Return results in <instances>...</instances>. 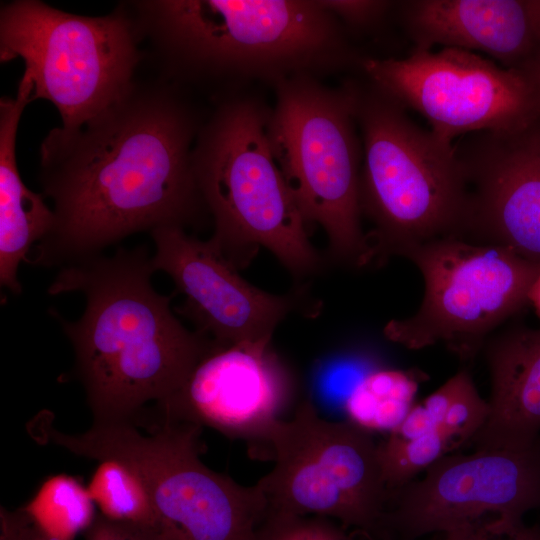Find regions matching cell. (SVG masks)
<instances>
[{"label": "cell", "mask_w": 540, "mask_h": 540, "mask_svg": "<svg viewBox=\"0 0 540 540\" xmlns=\"http://www.w3.org/2000/svg\"><path fill=\"white\" fill-rule=\"evenodd\" d=\"M205 120L184 90L134 81L79 128H53L38 180L54 222L31 263L64 266L101 255L131 234L198 225L207 214L192 152Z\"/></svg>", "instance_id": "obj_1"}, {"label": "cell", "mask_w": 540, "mask_h": 540, "mask_svg": "<svg viewBox=\"0 0 540 540\" xmlns=\"http://www.w3.org/2000/svg\"><path fill=\"white\" fill-rule=\"evenodd\" d=\"M154 272L146 247L119 248L60 267L48 288L85 297L82 316L61 322L94 421H132L148 402L177 391L216 347L182 325L170 306L174 294L153 287Z\"/></svg>", "instance_id": "obj_2"}, {"label": "cell", "mask_w": 540, "mask_h": 540, "mask_svg": "<svg viewBox=\"0 0 540 540\" xmlns=\"http://www.w3.org/2000/svg\"><path fill=\"white\" fill-rule=\"evenodd\" d=\"M163 80L216 88L273 87L297 75L356 70L365 55L320 0L130 1ZM220 97V98H222Z\"/></svg>", "instance_id": "obj_3"}, {"label": "cell", "mask_w": 540, "mask_h": 540, "mask_svg": "<svg viewBox=\"0 0 540 540\" xmlns=\"http://www.w3.org/2000/svg\"><path fill=\"white\" fill-rule=\"evenodd\" d=\"M270 112L250 95L219 98L195 141L193 169L214 224L210 240L226 259L240 270L264 247L302 278L323 260L273 157Z\"/></svg>", "instance_id": "obj_4"}, {"label": "cell", "mask_w": 540, "mask_h": 540, "mask_svg": "<svg viewBox=\"0 0 540 540\" xmlns=\"http://www.w3.org/2000/svg\"><path fill=\"white\" fill-rule=\"evenodd\" d=\"M359 74L352 82L363 150L359 205L372 224L368 264L431 240L462 238L468 189L454 143L416 124Z\"/></svg>", "instance_id": "obj_5"}, {"label": "cell", "mask_w": 540, "mask_h": 540, "mask_svg": "<svg viewBox=\"0 0 540 540\" xmlns=\"http://www.w3.org/2000/svg\"><path fill=\"white\" fill-rule=\"evenodd\" d=\"M49 415L43 412L30 423L32 437L76 455L116 458L130 466L170 540H253L267 514L257 484L241 485L201 461L199 425L162 419L144 435L132 421H94L84 433L66 434L52 426Z\"/></svg>", "instance_id": "obj_6"}, {"label": "cell", "mask_w": 540, "mask_h": 540, "mask_svg": "<svg viewBox=\"0 0 540 540\" xmlns=\"http://www.w3.org/2000/svg\"><path fill=\"white\" fill-rule=\"evenodd\" d=\"M274 89L269 143L305 223L324 229L333 260L368 265L359 205L363 150L352 78L331 88L316 77L297 75Z\"/></svg>", "instance_id": "obj_7"}, {"label": "cell", "mask_w": 540, "mask_h": 540, "mask_svg": "<svg viewBox=\"0 0 540 540\" xmlns=\"http://www.w3.org/2000/svg\"><path fill=\"white\" fill-rule=\"evenodd\" d=\"M142 41L129 2L100 17L39 0H14L0 10V61L23 59L32 101L53 103L65 130L79 128L131 87Z\"/></svg>", "instance_id": "obj_8"}, {"label": "cell", "mask_w": 540, "mask_h": 540, "mask_svg": "<svg viewBox=\"0 0 540 540\" xmlns=\"http://www.w3.org/2000/svg\"><path fill=\"white\" fill-rule=\"evenodd\" d=\"M265 446L274 465L256 484L269 510L327 517L379 538L389 491L371 433L324 419L306 399L273 425Z\"/></svg>", "instance_id": "obj_9"}, {"label": "cell", "mask_w": 540, "mask_h": 540, "mask_svg": "<svg viewBox=\"0 0 540 540\" xmlns=\"http://www.w3.org/2000/svg\"><path fill=\"white\" fill-rule=\"evenodd\" d=\"M420 270L424 296L417 312L390 320L384 336L411 350L438 343L473 360L495 328L527 302L540 264L491 244L444 237L402 255Z\"/></svg>", "instance_id": "obj_10"}, {"label": "cell", "mask_w": 540, "mask_h": 540, "mask_svg": "<svg viewBox=\"0 0 540 540\" xmlns=\"http://www.w3.org/2000/svg\"><path fill=\"white\" fill-rule=\"evenodd\" d=\"M360 73L443 140L513 131L540 120V97L521 70L478 53L412 49L404 58L364 56Z\"/></svg>", "instance_id": "obj_11"}, {"label": "cell", "mask_w": 540, "mask_h": 540, "mask_svg": "<svg viewBox=\"0 0 540 540\" xmlns=\"http://www.w3.org/2000/svg\"><path fill=\"white\" fill-rule=\"evenodd\" d=\"M540 508V440L521 448L446 454L390 491L379 539L417 540L490 517L523 520Z\"/></svg>", "instance_id": "obj_12"}, {"label": "cell", "mask_w": 540, "mask_h": 540, "mask_svg": "<svg viewBox=\"0 0 540 540\" xmlns=\"http://www.w3.org/2000/svg\"><path fill=\"white\" fill-rule=\"evenodd\" d=\"M150 234L155 272L169 275L185 296L175 311L219 347L270 344L277 325L304 308L302 290L276 295L257 288L210 239L202 241L177 226L158 227Z\"/></svg>", "instance_id": "obj_13"}, {"label": "cell", "mask_w": 540, "mask_h": 540, "mask_svg": "<svg viewBox=\"0 0 540 540\" xmlns=\"http://www.w3.org/2000/svg\"><path fill=\"white\" fill-rule=\"evenodd\" d=\"M468 189L463 239L540 264V120L454 143Z\"/></svg>", "instance_id": "obj_14"}, {"label": "cell", "mask_w": 540, "mask_h": 540, "mask_svg": "<svg viewBox=\"0 0 540 540\" xmlns=\"http://www.w3.org/2000/svg\"><path fill=\"white\" fill-rule=\"evenodd\" d=\"M289 394L288 375L270 344L216 346L157 407L162 419L265 446Z\"/></svg>", "instance_id": "obj_15"}, {"label": "cell", "mask_w": 540, "mask_h": 540, "mask_svg": "<svg viewBox=\"0 0 540 540\" xmlns=\"http://www.w3.org/2000/svg\"><path fill=\"white\" fill-rule=\"evenodd\" d=\"M394 13L413 49L478 51L516 70L540 55L539 0H407Z\"/></svg>", "instance_id": "obj_16"}, {"label": "cell", "mask_w": 540, "mask_h": 540, "mask_svg": "<svg viewBox=\"0 0 540 540\" xmlns=\"http://www.w3.org/2000/svg\"><path fill=\"white\" fill-rule=\"evenodd\" d=\"M489 416L476 449L521 448L540 440V329L513 328L486 342Z\"/></svg>", "instance_id": "obj_17"}, {"label": "cell", "mask_w": 540, "mask_h": 540, "mask_svg": "<svg viewBox=\"0 0 540 540\" xmlns=\"http://www.w3.org/2000/svg\"><path fill=\"white\" fill-rule=\"evenodd\" d=\"M33 90L24 72L16 96L0 100V284L15 295L22 292L19 265L30 262L31 247L46 237L54 222L44 196L25 186L16 163L17 130Z\"/></svg>", "instance_id": "obj_18"}, {"label": "cell", "mask_w": 540, "mask_h": 540, "mask_svg": "<svg viewBox=\"0 0 540 540\" xmlns=\"http://www.w3.org/2000/svg\"><path fill=\"white\" fill-rule=\"evenodd\" d=\"M419 375L416 370L367 372L344 398L347 421L371 434H389L414 405Z\"/></svg>", "instance_id": "obj_19"}, {"label": "cell", "mask_w": 540, "mask_h": 540, "mask_svg": "<svg viewBox=\"0 0 540 540\" xmlns=\"http://www.w3.org/2000/svg\"><path fill=\"white\" fill-rule=\"evenodd\" d=\"M21 508L40 530L59 540H74L97 515L87 487L65 474L44 480Z\"/></svg>", "instance_id": "obj_20"}, {"label": "cell", "mask_w": 540, "mask_h": 540, "mask_svg": "<svg viewBox=\"0 0 540 540\" xmlns=\"http://www.w3.org/2000/svg\"><path fill=\"white\" fill-rule=\"evenodd\" d=\"M97 461L87 489L99 514L115 521L160 528L151 496L139 475L116 458Z\"/></svg>", "instance_id": "obj_21"}, {"label": "cell", "mask_w": 540, "mask_h": 540, "mask_svg": "<svg viewBox=\"0 0 540 540\" xmlns=\"http://www.w3.org/2000/svg\"><path fill=\"white\" fill-rule=\"evenodd\" d=\"M448 452L450 446L440 427L415 439L388 434L387 439L377 443L382 477L389 492L413 481Z\"/></svg>", "instance_id": "obj_22"}, {"label": "cell", "mask_w": 540, "mask_h": 540, "mask_svg": "<svg viewBox=\"0 0 540 540\" xmlns=\"http://www.w3.org/2000/svg\"><path fill=\"white\" fill-rule=\"evenodd\" d=\"M459 373V384L442 424L450 451L472 440L486 423L490 408L478 392L467 370Z\"/></svg>", "instance_id": "obj_23"}, {"label": "cell", "mask_w": 540, "mask_h": 540, "mask_svg": "<svg viewBox=\"0 0 540 540\" xmlns=\"http://www.w3.org/2000/svg\"><path fill=\"white\" fill-rule=\"evenodd\" d=\"M253 540H352L339 522L315 515L268 512Z\"/></svg>", "instance_id": "obj_24"}, {"label": "cell", "mask_w": 540, "mask_h": 540, "mask_svg": "<svg viewBox=\"0 0 540 540\" xmlns=\"http://www.w3.org/2000/svg\"><path fill=\"white\" fill-rule=\"evenodd\" d=\"M350 31H367L378 27L391 12L397 1L387 0H320Z\"/></svg>", "instance_id": "obj_25"}, {"label": "cell", "mask_w": 540, "mask_h": 540, "mask_svg": "<svg viewBox=\"0 0 540 540\" xmlns=\"http://www.w3.org/2000/svg\"><path fill=\"white\" fill-rule=\"evenodd\" d=\"M438 540H540V524L490 517L443 534Z\"/></svg>", "instance_id": "obj_26"}, {"label": "cell", "mask_w": 540, "mask_h": 540, "mask_svg": "<svg viewBox=\"0 0 540 540\" xmlns=\"http://www.w3.org/2000/svg\"><path fill=\"white\" fill-rule=\"evenodd\" d=\"M83 535L85 540H170L159 527L115 521L101 514Z\"/></svg>", "instance_id": "obj_27"}, {"label": "cell", "mask_w": 540, "mask_h": 540, "mask_svg": "<svg viewBox=\"0 0 540 540\" xmlns=\"http://www.w3.org/2000/svg\"><path fill=\"white\" fill-rule=\"evenodd\" d=\"M0 540H59L40 530L22 508L9 511L1 507Z\"/></svg>", "instance_id": "obj_28"}, {"label": "cell", "mask_w": 540, "mask_h": 540, "mask_svg": "<svg viewBox=\"0 0 540 540\" xmlns=\"http://www.w3.org/2000/svg\"><path fill=\"white\" fill-rule=\"evenodd\" d=\"M439 427L424 405L414 404L402 421L389 433L402 439H415Z\"/></svg>", "instance_id": "obj_29"}, {"label": "cell", "mask_w": 540, "mask_h": 540, "mask_svg": "<svg viewBox=\"0 0 540 540\" xmlns=\"http://www.w3.org/2000/svg\"><path fill=\"white\" fill-rule=\"evenodd\" d=\"M458 384L459 373L457 372L422 401V404L438 426L442 424L445 418Z\"/></svg>", "instance_id": "obj_30"}, {"label": "cell", "mask_w": 540, "mask_h": 540, "mask_svg": "<svg viewBox=\"0 0 540 540\" xmlns=\"http://www.w3.org/2000/svg\"><path fill=\"white\" fill-rule=\"evenodd\" d=\"M521 71L532 83L533 87L535 88L536 92L540 97V55L527 63L521 69Z\"/></svg>", "instance_id": "obj_31"}, {"label": "cell", "mask_w": 540, "mask_h": 540, "mask_svg": "<svg viewBox=\"0 0 540 540\" xmlns=\"http://www.w3.org/2000/svg\"><path fill=\"white\" fill-rule=\"evenodd\" d=\"M527 302H530L533 305L540 319V272L528 291Z\"/></svg>", "instance_id": "obj_32"}, {"label": "cell", "mask_w": 540, "mask_h": 540, "mask_svg": "<svg viewBox=\"0 0 540 540\" xmlns=\"http://www.w3.org/2000/svg\"><path fill=\"white\" fill-rule=\"evenodd\" d=\"M539 12H540V0H539Z\"/></svg>", "instance_id": "obj_33"}]
</instances>
